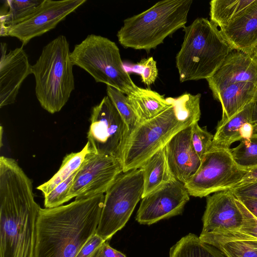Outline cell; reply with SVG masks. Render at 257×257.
I'll list each match as a JSON object with an SVG mask.
<instances>
[{
    "instance_id": "1",
    "label": "cell",
    "mask_w": 257,
    "mask_h": 257,
    "mask_svg": "<svg viewBox=\"0 0 257 257\" xmlns=\"http://www.w3.org/2000/svg\"><path fill=\"white\" fill-rule=\"evenodd\" d=\"M40 206L31 180L14 159L0 158V257H35Z\"/></svg>"
},
{
    "instance_id": "2",
    "label": "cell",
    "mask_w": 257,
    "mask_h": 257,
    "mask_svg": "<svg viewBox=\"0 0 257 257\" xmlns=\"http://www.w3.org/2000/svg\"><path fill=\"white\" fill-rule=\"evenodd\" d=\"M104 200L100 194L54 208L41 207L35 257H75L96 233Z\"/></svg>"
},
{
    "instance_id": "3",
    "label": "cell",
    "mask_w": 257,
    "mask_h": 257,
    "mask_svg": "<svg viewBox=\"0 0 257 257\" xmlns=\"http://www.w3.org/2000/svg\"><path fill=\"white\" fill-rule=\"evenodd\" d=\"M183 31L184 40L176 56L181 82L210 77L234 50L220 30L206 18H197Z\"/></svg>"
},
{
    "instance_id": "4",
    "label": "cell",
    "mask_w": 257,
    "mask_h": 257,
    "mask_svg": "<svg viewBox=\"0 0 257 257\" xmlns=\"http://www.w3.org/2000/svg\"><path fill=\"white\" fill-rule=\"evenodd\" d=\"M192 0H165L123 21L117 32L119 43L124 48L150 51L165 39L184 28Z\"/></svg>"
},
{
    "instance_id": "5",
    "label": "cell",
    "mask_w": 257,
    "mask_h": 257,
    "mask_svg": "<svg viewBox=\"0 0 257 257\" xmlns=\"http://www.w3.org/2000/svg\"><path fill=\"white\" fill-rule=\"evenodd\" d=\"M70 53L66 37L59 35L43 47L32 65L36 97L42 107L52 114L61 110L75 88Z\"/></svg>"
},
{
    "instance_id": "6",
    "label": "cell",
    "mask_w": 257,
    "mask_h": 257,
    "mask_svg": "<svg viewBox=\"0 0 257 257\" xmlns=\"http://www.w3.org/2000/svg\"><path fill=\"white\" fill-rule=\"evenodd\" d=\"M73 65L88 73L96 82L103 83L127 95L138 87L124 68L116 44L99 35H88L70 53Z\"/></svg>"
},
{
    "instance_id": "7",
    "label": "cell",
    "mask_w": 257,
    "mask_h": 257,
    "mask_svg": "<svg viewBox=\"0 0 257 257\" xmlns=\"http://www.w3.org/2000/svg\"><path fill=\"white\" fill-rule=\"evenodd\" d=\"M192 124L177 116L172 104L156 117L139 123L130 134L124 149L123 172L140 168L176 134Z\"/></svg>"
},
{
    "instance_id": "8",
    "label": "cell",
    "mask_w": 257,
    "mask_h": 257,
    "mask_svg": "<svg viewBox=\"0 0 257 257\" xmlns=\"http://www.w3.org/2000/svg\"><path fill=\"white\" fill-rule=\"evenodd\" d=\"M144 178L141 169L122 172L104 194L96 233L105 241L121 229L142 199Z\"/></svg>"
},
{
    "instance_id": "9",
    "label": "cell",
    "mask_w": 257,
    "mask_h": 257,
    "mask_svg": "<svg viewBox=\"0 0 257 257\" xmlns=\"http://www.w3.org/2000/svg\"><path fill=\"white\" fill-rule=\"evenodd\" d=\"M247 171L235 163L230 149L210 147L197 172L184 185L190 196L207 197L233 188Z\"/></svg>"
},
{
    "instance_id": "10",
    "label": "cell",
    "mask_w": 257,
    "mask_h": 257,
    "mask_svg": "<svg viewBox=\"0 0 257 257\" xmlns=\"http://www.w3.org/2000/svg\"><path fill=\"white\" fill-rule=\"evenodd\" d=\"M90 121L87 142L91 152L121 161L130 132L107 95L92 108Z\"/></svg>"
},
{
    "instance_id": "11",
    "label": "cell",
    "mask_w": 257,
    "mask_h": 257,
    "mask_svg": "<svg viewBox=\"0 0 257 257\" xmlns=\"http://www.w3.org/2000/svg\"><path fill=\"white\" fill-rule=\"evenodd\" d=\"M123 172L121 161L114 157L90 152L77 170L68 192L70 201L104 194Z\"/></svg>"
},
{
    "instance_id": "12",
    "label": "cell",
    "mask_w": 257,
    "mask_h": 257,
    "mask_svg": "<svg viewBox=\"0 0 257 257\" xmlns=\"http://www.w3.org/2000/svg\"><path fill=\"white\" fill-rule=\"evenodd\" d=\"M86 2V0H43L20 22L1 29V36L15 37L22 42V46L24 47L33 38L55 28Z\"/></svg>"
},
{
    "instance_id": "13",
    "label": "cell",
    "mask_w": 257,
    "mask_h": 257,
    "mask_svg": "<svg viewBox=\"0 0 257 257\" xmlns=\"http://www.w3.org/2000/svg\"><path fill=\"white\" fill-rule=\"evenodd\" d=\"M189 199L184 184L176 180L143 197L136 220L149 225L181 214Z\"/></svg>"
},
{
    "instance_id": "14",
    "label": "cell",
    "mask_w": 257,
    "mask_h": 257,
    "mask_svg": "<svg viewBox=\"0 0 257 257\" xmlns=\"http://www.w3.org/2000/svg\"><path fill=\"white\" fill-rule=\"evenodd\" d=\"M7 43H1L0 107L14 103L20 88L32 72L23 47L8 51Z\"/></svg>"
},
{
    "instance_id": "15",
    "label": "cell",
    "mask_w": 257,
    "mask_h": 257,
    "mask_svg": "<svg viewBox=\"0 0 257 257\" xmlns=\"http://www.w3.org/2000/svg\"><path fill=\"white\" fill-rule=\"evenodd\" d=\"M202 222L201 233L236 231L240 228L243 215L236 204L235 197L229 189L207 196Z\"/></svg>"
},
{
    "instance_id": "16",
    "label": "cell",
    "mask_w": 257,
    "mask_h": 257,
    "mask_svg": "<svg viewBox=\"0 0 257 257\" xmlns=\"http://www.w3.org/2000/svg\"><path fill=\"white\" fill-rule=\"evenodd\" d=\"M206 80L212 94L231 84L243 82L257 83V58L253 54L233 50Z\"/></svg>"
},
{
    "instance_id": "17",
    "label": "cell",
    "mask_w": 257,
    "mask_h": 257,
    "mask_svg": "<svg viewBox=\"0 0 257 257\" xmlns=\"http://www.w3.org/2000/svg\"><path fill=\"white\" fill-rule=\"evenodd\" d=\"M192 128V124L178 132L165 147L172 174L184 184L197 172L201 163L191 144Z\"/></svg>"
},
{
    "instance_id": "18",
    "label": "cell",
    "mask_w": 257,
    "mask_h": 257,
    "mask_svg": "<svg viewBox=\"0 0 257 257\" xmlns=\"http://www.w3.org/2000/svg\"><path fill=\"white\" fill-rule=\"evenodd\" d=\"M220 31L234 50L253 55L257 47V0Z\"/></svg>"
},
{
    "instance_id": "19",
    "label": "cell",
    "mask_w": 257,
    "mask_h": 257,
    "mask_svg": "<svg viewBox=\"0 0 257 257\" xmlns=\"http://www.w3.org/2000/svg\"><path fill=\"white\" fill-rule=\"evenodd\" d=\"M199 237L227 257H257V238L237 231H213L200 233Z\"/></svg>"
},
{
    "instance_id": "20",
    "label": "cell",
    "mask_w": 257,
    "mask_h": 257,
    "mask_svg": "<svg viewBox=\"0 0 257 257\" xmlns=\"http://www.w3.org/2000/svg\"><path fill=\"white\" fill-rule=\"evenodd\" d=\"M256 92L257 83L243 82L226 85L212 94L220 103L222 109V118L218 125L225 122L251 103Z\"/></svg>"
},
{
    "instance_id": "21",
    "label": "cell",
    "mask_w": 257,
    "mask_h": 257,
    "mask_svg": "<svg viewBox=\"0 0 257 257\" xmlns=\"http://www.w3.org/2000/svg\"><path fill=\"white\" fill-rule=\"evenodd\" d=\"M252 102L225 122L217 125L211 147L230 149V145L252 135Z\"/></svg>"
},
{
    "instance_id": "22",
    "label": "cell",
    "mask_w": 257,
    "mask_h": 257,
    "mask_svg": "<svg viewBox=\"0 0 257 257\" xmlns=\"http://www.w3.org/2000/svg\"><path fill=\"white\" fill-rule=\"evenodd\" d=\"M140 168L144 178L142 198L176 180L170 169L165 147L150 157Z\"/></svg>"
},
{
    "instance_id": "23",
    "label": "cell",
    "mask_w": 257,
    "mask_h": 257,
    "mask_svg": "<svg viewBox=\"0 0 257 257\" xmlns=\"http://www.w3.org/2000/svg\"><path fill=\"white\" fill-rule=\"evenodd\" d=\"M127 98L138 123L156 117L171 105L164 96L157 92L138 86L127 95Z\"/></svg>"
},
{
    "instance_id": "24",
    "label": "cell",
    "mask_w": 257,
    "mask_h": 257,
    "mask_svg": "<svg viewBox=\"0 0 257 257\" xmlns=\"http://www.w3.org/2000/svg\"><path fill=\"white\" fill-rule=\"evenodd\" d=\"M169 257H227L217 248L202 241L199 236L189 233L170 248Z\"/></svg>"
},
{
    "instance_id": "25",
    "label": "cell",
    "mask_w": 257,
    "mask_h": 257,
    "mask_svg": "<svg viewBox=\"0 0 257 257\" xmlns=\"http://www.w3.org/2000/svg\"><path fill=\"white\" fill-rule=\"evenodd\" d=\"M254 0H213L210 2V21L220 30L237 19Z\"/></svg>"
},
{
    "instance_id": "26",
    "label": "cell",
    "mask_w": 257,
    "mask_h": 257,
    "mask_svg": "<svg viewBox=\"0 0 257 257\" xmlns=\"http://www.w3.org/2000/svg\"><path fill=\"white\" fill-rule=\"evenodd\" d=\"M90 151L89 144L87 142L80 151L66 155L57 172L48 181L38 186L37 189L42 192L44 196L47 195L58 184L67 179L79 169L86 156Z\"/></svg>"
},
{
    "instance_id": "27",
    "label": "cell",
    "mask_w": 257,
    "mask_h": 257,
    "mask_svg": "<svg viewBox=\"0 0 257 257\" xmlns=\"http://www.w3.org/2000/svg\"><path fill=\"white\" fill-rule=\"evenodd\" d=\"M43 1H6L1 9V29L20 22L29 15Z\"/></svg>"
},
{
    "instance_id": "28",
    "label": "cell",
    "mask_w": 257,
    "mask_h": 257,
    "mask_svg": "<svg viewBox=\"0 0 257 257\" xmlns=\"http://www.w3.org/2000/svg\"><path fill=\"white\" fill-rule=\"evenodd\" d=\"M201 95H193L187 92L178 97H167V101L172 104L178 117L182 121L192 124L198 122L200 116V98Z\"/></svg>"
},
{
    "instance_id": "29",
    "label": "cell",
    "mask_w": 257,
    "mask_h": 257,
    "mask_svg": "<svg viewBox=\"0 0 257 257\" xmlns=\"http://www.w3.org/2000/svg\"><path fill=\"white\" fill-rule=\"evenodd\" d=\"M235 163L242 169L248 170L257 167V135H252L240 141L230 149Z\"/></svg>"
},
{
    "instance_id": "30",
    "label": "cell",
    "mask_w": 257,
    "mask_h": 257,
    "mask_svg": "<svg viewBox=\"0 0 257 257\" xmlns=\"http://www.w3.org/2000/svg\"><path fill=\"white\" fill-rule=\"evenodd\" d=\"M106 93L127 125L131 134L138 124V121L128 102L127 96L118 89L108 85H106Z\"/></svg>"
},
{
    "instance_id": "31",
    "label": "cell",
    "mask_w": 257,
    "mask_h": 257,
    "mask_svg": "<svg viewBox=\"0 0 257 257\" xmlns=\"http://www.w3.org/2000/svg\"><path fill=\"white\" fill-rule=\"evenodd\" d=\"M77 171L44 196L45 208H51L58 207L69 201L68 197V192L73 184Z\"/></svg>"
},
{
    "instance_id": "32",
    "label": "cell",
    "mask_w": 257,
    "mask_h": 257,
    "mask_svg": "<svg viewBox=\"0 0 257 257\" xmlns=\"http://www.w3.org/2000/svg\"><path fill=\"white\" fill-rule=\"evenodd\" d=\"M213 138V136L207 130L201 128L198 122L192 124L191 144L194 151L201 160L210 149Z\"/></svg>"
},
{
    "instance_id": "33",
    "label": "cell",
    "mask_w": 257,
    "mask_h": 257,
    "mask_svg": "<svg viewBox=\"0 0 257 257\" xmlns=\"http://www.w3.org/2000/svg\"><path fill=\"white\" fill-rule=\"evenodd\" d=\"M131 71L140 75L142 81L149 87L155 83L158 75L157 62L152 57L142 59L132 65Z\"/></svg>"
},
{
    "instance_id": "34",
    "label": "cell",
    "mask_w": 257,
    "mask_h": 257,
    "mask_svg": "<svg viewBox=\"0 0 257 257\" xmlns=\"http://www.w3.org/2000/svg\"><path fill=\"white\" fill-rule=\"evenodd\" d=\"M236 203L243 215L242 225L236 231L244 235L257 238V218L253 216L236 198Z\"/></svg>"
},
{
    "instance_id": "35",
    "label": "cell",
    "mask_w": 257,
    "mask_h": 257,
    "mask_svg": "<svg viewBox=\"0 0 257 257\" xmlns=\"http://www.w3.org/2000/svg\"><path fill=\"white\" fill-rule=\"evenodd\" d=\"M105 242V240L95 233L86 242L75 257H91Z\"/></svg>"
},
{
    "instance_id": "36",
    "label": "cell",
    "mask_w": 257,
    "mask_h": 257,
    "mask_svg": "<svg viewBox=\"0 0 257 257\" xmlns=\"http://www.w3.org/2000/svg\"><path fill=\"white\" fill-rule=\"evenodd\" d=\"M237 199H257V181L229 189Z\"/></svg>"
},
{
    "instance_id": "37",
    "label": "cell",
    "mask_w": 257,
    "mask_h": 257,
    "mask_svg": "<svg viewBox=\"0 0 257 257\" xmlns=\"http://www.w3.org/2000/svg\"><path fill=\"white\" fill-rule=\"evenodd\" d=\"M255 181H257V167L247 170L241 180L233 188L237 187Z\"/></svg>"
},
{
    "instance_id": "38",
    "label": "cell",
    "mask_w": 257,
    "mask_h": 257,
    "mask_svg": "<svg viewBox=\"0 0 257 257\" xmlns=\"http://www.w3.org/2000/svg\"><path fill=\"white\" fill-rule=\"evenodd\" d=\"M237 199L253 216L257 218V199L249 198Z\"/></svg>"
},
{
    "instance_id": "39",
    "label": "cell",
    "mask_w": 257,
    "mask_h": 257,
    "mask_svg": "<svg viewBox=\"0 0 257 257\" xmlns=\"http://www.w3.org/2000/svg\"><path fill=\"white\" fill-rule=\"evenodd\" d=\"M101 247L104 257H126L121 252L111 247L108 241H105Z\"/></svg>"
},
{
    "instance_id": "40",
    "label": "cell",
    "mask_w": 257,
    "mask_h": 257,
    "mask_svg": "<svg viewBox=\"0 0 257 257\" xmlns=\"http://www.w3.org/2000/svg\"><path fill=\"white\" fill-rule=\"evenodd\" d=\"M252 135H257V92L252 101L251 114Z\"/></svg>"
},
{
    "instance_id": "41",
    "label": "cell",
    "mask_w": 257,
    "mask_h": 257,
    "mask_svg": "<svg viewBox=\"0 0 257 257\" xmlns=\"http://www.w3.org/2000/svg\"><path fill=\"white\" fill-rule=\"evenodd\" d=\"M102 245L100 246L94 253L91 257H104L102 251Z\"/></svg>"
},
{
    "instance_id": "42",
    "label": "cell",
    "mask_w": 257,
    "mask_h": 257,
    "mask_svg": "<svg viewBox=\"0 0 257 257\" xmlns=\"http://www.w3.org/2000/svg\"><path fill=\"white\" fill-rule=\"evenodd\" d=\"M253 55L257 58V47H256V48H255V50L254 51Z\"/></svg>"
}]
</instances>
